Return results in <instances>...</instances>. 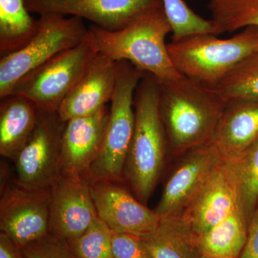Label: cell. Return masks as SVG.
Wrapping results in <instances>:
<instances>
[{
    "label": "cell",
    "mask_w": 258,
    "mask_h": 258,
    "mask_svg": "<svg viewBox=\"0 0 258 258\" xmlns=\"http://www.w3.org/2000/svg\"><path fill=\"white\" fill-rule=\"evenodd\" d=\"M0 258H27L23 249L8 236L0 233Z\"/></svg>",
    "instance_id": "cell-30"
},
{
    "label": "cell",
    "mask_w": 258,
    "mask_h": 258,
    "mask_svg": "<svg viewBox=\"0 0 258 258\" xmlns=\"http://www.w3.org/2000/svg\"><path fill=\"white\" fill-rule=\"evenodd\" d=\"M0 230L21 248L50 235V189H25L15 182L2 188Z\"/></svg>",
    "instance_id": "cell-9"
},
{
    "label": "cell",
    "mask_w": 258,
    "mask_h": 258,
    "mask_svg": "<svg viewBox=\"0 0 258 258\" xmlns=\"http://www.w3.org/2000/svg\"><path fill=\"white\" fill-rule=\"evenodd\" d=\"M30 13H56L86 19L98 28L115 32L143 15L164 8L163 0H25Z\"/></svg>",
    "instance_id": "cell-10"
},
{
    "label": "cell",
    "mask_w": 258,
    "mask_h": 258,
    "mask_svg": "<svg viewBox=\"0 0 258 258\" xmlns=\"http://www.w3.org/2000/svg\"><path fill=\"white\" fill-rule=\"evenodd\" d=\"M258 140V101L226 106L210 142L225 160H232Z\"/></svg>",
    "instance_id": "cell-17"
},
{
    "label": "cell",
    "mask_w": 258,
    "mask_h": 258,
    "mask_svg": "<svg viewBox=\"0 0 258 258\" xmlns=\"http://www.w3.org/2000/svg\"><path fill=\"white\" fill-rule=\"evenodd\" d=\"M240 258H258V205L249 222L247 241Z\"/></svg>",
    "instance_id": "cell-29"
},
{
    "label": "cell",
    "mask_w": 258,
    "mask_h": 258,
    "mask_svg": "<svg viewBox=\"0 0 258 258\" xmlns=\"http://www.w3.org/2000/svg\"><path fill=\"white\" fill-rule=\"evenodd\" d=\"M97 215L113 233L147 239L157 230L161 217L139 201L119 182L91 183Z\"/></svg>",
    "instance_id": "cell-11"
},
{
    "label": "cell",
    "mask_w": 258,
    "mask_h": 258,
    "mask_svg": "<svg viewBox=\"0 0 258 258\" xmlns=\"http://www.w3.org/2000/svg\"><path fill=\"white\" fill-rule=\"evenodd\" d=\"M152 258H199L195 235L181 216L161 217L157 230L145 239Z\"/></svg>",
    "instance_id": "cell-20"
},
{
    "label": "cell",
    "mask_w": 258,
    "mask_h": 258,
    "mask_svg": "<svg viewBox=\"0 0 258 258\" xmlns=\"http://www.w3.org/2000/svg\"><path fill=\"white\" fill-rule=\"evenodd\" d=\"M229 161L237 182L239 205L249 224L258 205V140Z\"/></svg>",
    "instance_id": "cell-23"
},
{
    "label": "cell",
    "mask_w": 258,
    "mask_h": 258,
    "mask_svg": "<svg viewBox=\"0 0 258 258\" xmlns=\"http://www.w3.org/2000/svg\"><path fill=\"white\" fill-rule=\"evenodd\" d=\"M64 123L57 112L39 110L35 131L15 159V182L25 189L49 190L61 174L60 142Z\"/></svg>",
    "instance_id": "cell-8"
},
{
    "label": "cell",
    "mask_w": 258,
    "mask_h": 258,
    "mask_svg": "<svg viewBox=\"0 0 258 258\" xmlns=\"http://www.w3.org/2000/svg\"><path fill=\"white\" fill-rule=\"evenodd\" d=\"M212 88L226 105L258 101V52L244 59Z\"/></svg>",
    "instance_id": "cell-22"
},
{
    "label": "cell",
    "mask_w": 258,
    "mask_h": 258,
    "mask_svg": "<svg viewBox=\"0 0 258 258\" xmlns=\"http://www.w3.org/2000/svg\"><path fill=\"white\" fill-rule=\"evenodd\" d=\"M50 235L69 242L98 218L86 176L60 174L50 188Z\"/></svg>",
    "instance_id": "cell-12"
},
{
    "label": "cell",
    "mask_w": 258,
    "mask_h": 258,
    "mask_svg": "<svg viewBox=\"0 0 258 258\" xmlns=\"http://www.w3.org/2000/svg\"><path fill=\"white\" fill-rule=\"evenodd\" d=\"M97 55L98 51L88 31L79 45L57 54L24 76L10 95L28 98L40 111L57 112Z\"/></svg>",
    "instance_id": "cell-7"
},
{
    "label": "cell",
    "mask_w": 258,
    "mask_h": 258,
    "mask_svg": "<svg viewBox=\"0 0 258 258\" xmlns=\"http://www.w3.org/2000/svg\"><path fill=\"white\" fill-rule=\"evenodd\" d=\"M160 86L144 73L134 95L135 126L125 161L123 184L144 205L155 190L169 152L159 111Z\"/></svg>",
    "instance_id": "cell-2"
},
{
    "label": "cell",
    "mask_w": 258,
    "mask_h": 258,
    "mask_svg": "<svg viewBox=\"0 0 258 258\" xmlns=\"http://www.w3.org/2000/svg\"><path fill=\"white\" fill-rule=\"evenodd\" d=\"M159 111L169 152L181 157L191 149L212 142L225 102L215 90L183 76L162 82Z\"/></svg>",
    "instance_id": "cell-1"
},
{
    "label": "cell",
    "mask_w": 258,
    "mask_h": 258,
    "mask_svg": "<svg viewBox=\"0 0 258 258\" xmlns=\"http://www.w3.org/2000/svg\"><path fill=\"white\" fill-rule=\"evenodd\" d=\"M144 74L127 61L118 62L106 134L99 154L88 171L91 183H123L125 161L135 126L134 95Z\"/></svg>",
    "instance_id": "cell-5"
},
{
    "label": "cell",
    "mask_w": 258,
    "mask_h": 258,
    "mask_svg": "<svg viewBox=\"0 0 258 258\" xmlns=\"http://www.w3.org/2000/svg\"><path fill=\"white\" fill-rule=\"evenodd\" d=\"M22 249L27 258H76L66 241L50 234Z\"/></svg>",
    "instance_id": "cell-27"
},
{
    "label": "cell",
    "mask_w": 258,
    "mask_h": 258,
    "mask_svg": "<svg viewBox=\"0 0 258 258\" xmlns=\"http://www.w3.org/2000/svg\"><path fill=\"white\" fill-rule=\"evenodd\" d=\"M88 28L83 19L56 13H44L37 20V30L19 50L1 56L0 98L11 93L15 85L33 70L54 56L79 45L86 38Z\"/></svg>",
    "instance_id": "cell-6"
},
{
    "label": "cell",
    "mask_w": 258,
    "mask_h": 258,
    "mask_svg": "<svg viewBox=\"0 0 258 258\" xmlns=\"http://www.w3.org/2000/svg\"><path fill=\"white\" fill-rule=\"evenodd\" d=\"M113 232L99 217L79 236L67 242L76 258H113Z\"/></svg>",
    "instance_id": "cell-26"
},
{
    "label": "cell",
    "mask_w": 258,
    "mask_h": 258,
    "mask_svg": "<svg viewBox=\"0 0 258 258\" xmlns=\"http://www.w3.org/2000/svg\"><path fill=\"white\" fill-rule=\"evenodd\" d=\"M109 115L106 105L92 114L66 122L60 142L61 174L88 178L101 150Z\"/></svg>",
    "instance_id": "cell-15"
},
{
    "label": "cell",
    "mask_w": 258,
    "mask_h": 258,
    "mask_svg": "<svg viewBox=\"0 0 258 258\" xmlns=\"http://www.w3.org/2000/svg\"><path fill=\"white\" fill-rule=\"evenodd\" d=\"M118 62L98 54L59 106L63 122L92 114L111 102L116 83Z\"/></svg>",
    "instance_id": "cell-16"
},
{
    "label": "cell",
    "mask_w": 258,
    "mask_h": 258,
    "mask_svg": "<svg viewBox=\"0 0 258 258\" xmlns=\"http://www.w3.org/2000/svg\"><path fill=\"white\" fill-rule=\"evenodd\" d=\"M208 7L218 35L258 28V0H210Z\"/></svg>",
    "instance_id": "cell-24"
},
{
    "label": "cell",
    "mask_w": 258,
    "mask_h": 258,
    "mask_svg": "<svg viewBox=\"0 0 258 258\" xmlns=\"http://www.w3.org/2000/svg\"><path fill=\"white\" fill-rule=\"evenodd\" d=\"M113 258H152L145 240L128 234L113 233Z\"/></svg>",
    "instance_id": "cell-28"
},
{
    "label": "cell",
    "mask_w": 258,
    "mask_h": 258,
    "mask_svg": "<svg viewBox=\"0 0 258 258\" xmlns=\"http://www.w3.org/2000/svg\"><path fill=\"white\" fill-rule=\"evenodd\" d=\"M167 47L180 74L213 88L237 64L258 52V28L242 29L227 39L212 34L191 35L172 40Z\"/></svg>",
    "instance_id": "cell-4"
},
{
    "label": "cell",
    "mask_w": 258,
    "mask_h": 258,
    "mask_svg": "<svg viewBox=\"0 0 258 258\" xmlns=\"http://www.w3.org/2000/svg\"><path fill=\"white\" fill-rule=\"evenodd\" d=\"M88 31L98 54L116 62L127 61L162 82L184 76L168 52L166 37L172 29L164 8L147 13L118 31H107L95 25Z\"/></svg>",
    "instance_id": "cell-3"
},
{
    "label": "cell",
    "mask_w": 258,
    "mask_h": 258,
    "mask_svg": "<svg viewBox=\"0 0 258 258\" xmlns=\"http://www.w3.org/2000/svg\"><path fill=\"white\" fill-rule=\"evenodd\" d=\"M248 223L240 208L203 235L195 236L200 254L212 258H240Z\"/></svg>",
    "instance_id": "cell-19"
},
{
    "label": "cell",
    "mask_w": 258,
    "mask_h": 258,
    "mask_svg": "<svg viewBox=\"0 0 258 258\" xmlns=\"http://www.w3.org/2000/svg\"><path fill=\"white\" fill-rule=\"evenodd\" d=\"M166 180L155 211L161 217L180 216L223 159L211 143L191 149Z\"/></svg>",
    "instance_id": "cell-13"
},
{
    "label": "cell",
    "mask_w": 258,
    "mask_h": 258,
    "mask_svg": "<svg viewBox=\"0 0 258 258\" xmlns=\"http://www.w3.org/2000/svg\"><path fill=\"white\" fill-rule=\"evenodd\" d=\"M199 258H212L210 257H207V256L203 255V254H201V255L200 256V257Z\"/></svg>",
    "instance_id": "cell-31"
},
{
    "label": "cell",
    "mask_w": 258,
    "mask_h": 258,
    "mask_svg": "<svg viewBox=\"0 0 258 258\" xmlns=\"http://www.w3.org/2000/svg\"><path fill=\"white\" fill-rule=\"evenodd\" d=\"M239 208L235 174L230 161L223 159L180 216L194 235L199 236Z\"/></svg>",
    "instance_id": "cell-14"
},
{
    "label": "cell",
    "mask_w": 258,
    "mask_h": 258,
    "mask_svg": "<svg viewBox=\"0 0 258 258\" xmlns=\"http://www.w3.org/2000/svg\"><path fill=\"white\" fill-rule=\"evenodd\" d=\"M25 0H0V53L19 50L31 39L37 20L30 16Z\"/></svg>",
    "instance_id": "cell-21"
},
{
    "label": "cell",
    "mask_w": 258,
    "mask_h": 258,
    "mask_svg": "<svg viewBox=\"0 0 258 258\" xmlns=\"http://www.w3.org/2000/svg\"><path fill=\"white\" fill-rule=\"evenodd\" d=\"M163 3L172 29V40L200 34L218 35L212 20H206L196 14L184 0H163Z\"/></svg>",
    "instance_id": "cell-25"
},
{
    "label": "cell",
    "mask_w": 258,
    "mask_h": 258,
    "mask_svg": "<svg viewBox=\"0 0 258 258\" xmlns=\"http://www.w3.org/2000/svg\"><path fill=\"white\" fill-rule=\"evenodd\" d=\"M39 109L25 97L11 94L0 103V154L14 161L32 137Z\"/></svg>",
    "instance_id": "cell-18"
}]
</instances>
